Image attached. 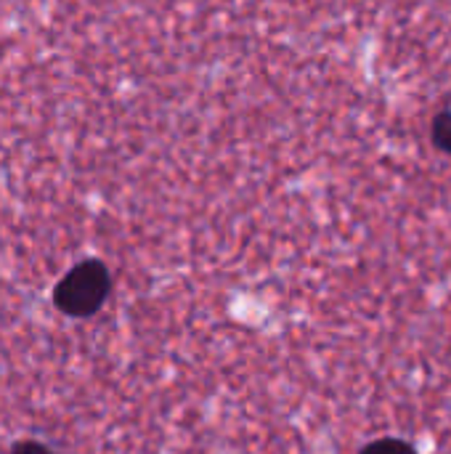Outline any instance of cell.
<instances>
[{"mask_svg": "<svg viewBox=\"0 0 451 454\" xmlns=\"http://www.w3.org/2000/svg\"><path fill=\"white\" fill-rule=\"evenodd\" d=\"M431 138L441 152L451 154V112H441L433 117V128H431Z\"/></svg>", "mask_w": 451, "mask_h": 454, "instance_id": "obj_2", "label": "cell"}, {"mask_svg": "<svg viewBox=\"0 0 451 454\" xmlns=\"http://www.w3.org/2000/svg\"><path fill=\"white\" fill-rule=\"evenodd\" d=\"M109 290H112L109 269L101 261L88 258L61 277L53 293V303L61 314L82 319V317H93L104 306Z\"/></svg>", "mask_w": 451, "mask_h": 454, "instance_id": "obj_1", "label": "cell"}, {"mask_svg": "<svg viewBox=\"0 0 451 454\" xmlns=\"http://www.w3.org/2000/svg\"><path fill=\"white\" fill-rule=\"evenodd\" d=\"M362 454H415V450L399 439H380V442L369 444L367 450H362Z\"/></svg>", "mask_w": 451, "mask_h": 454, "instance_id": "obj_3", "label": "cell"}, {"mask_svg": "<svg viewBox=\"0 0 451 454\" xmlns=\"http://www.w3.org/2000/svg\"><path fill=\"white\" fill-rule=\"evenodd\" d=\"M11 454H53L45 444H40V442H19Z\"/></svg>", "mask_w": 451, "mask_h": 454, "instance_id": "obj_4", "label": "cell"}]
</instances>
